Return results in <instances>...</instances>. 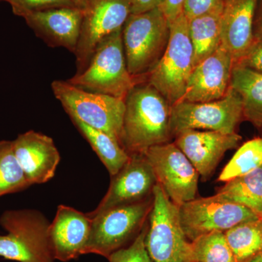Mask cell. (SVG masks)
Masks as SVG:
<instances>
[{
  "label": "cell",
  "mask_w": 262,
  "mask_h": 262,
  "mask_svg": "<svg viewBox=\"0 0 262 262\" xmlns=\"http://www.w3.org/2000/svg\"><path fill=\"white\" fill-rule=\"evenodd\" d=\"M258 0H224L221 15L222 45L231 53L234 63L252 47L253 20Z\"/></svg>",
  "instance_id": "cell-19"
},
{
  "label": "cell",
  "mask_w": 262,
  "mask_h": 262,
  "mask_svg": "<svg viewBox=\"0 0 262 262\" xmlns=\"http://www.w3.org/2000/svg\"><path fill=\"white\" fill-rule=\"evenodd\" d=\"M130 14V0H88L75 53L76 74L87 67L98 45L122 29Z\"/></svg>",
  "instance_id": "cell-12"
},
{
  "label": "cell",
  "mask_w": 262,
  "mask_h": 262,
  "mask_svg": "<svg viewBox=\"0 0 262 262\" xmlns=\"http://www.w3.org/2000/svg\"><path fill=\"white\" fill-rule=\"evenodd\" d=\"M1 1H5V0H0V2Z\"/></svg>",
  "instance_id": "cell-37"
},
{
  "label": "cell",
  "mask_w": 262,
  "mask_h": 262,
  "mask_svg": "<svg viewBox=\"0 0 262 262\" xmlns=\"http://www.w3.org/2000/svg\"><path fill=\"white\" fill-rule=\"evenodd\" d=\"M147 229L148 222L140 234L129 246L115 251L108 256V261L153 262L146 248L145 238Z\"/></svg>",
  "instance_id": "cell-28"
},
{
  "label": "cell",
  "mask_w": 262,
  "mask_h": 262,
  "mask_svg": "<svg viewBox=\"0 0 262 262\" xmlns=\"http://www.w3.org/2000/svg\"><path fill=\"white\" fill-rule=\"evenodd\" d=\"M89 215L60 205L49 227V243L55 260L69 261L84 255L91 232Z\"/></svg>",
  "instance_id": "cell-18"
},
{
  "label": "cell",
  "mask_w": 262,
  "mask_h": 262,
  "mask_svg": "<svg viewBox=\"0 0 262 262\" xmlns=\"http://www.w3.org/2000/svg\"><path fill=\"white\" fill-rule=\"evenodd\" d=\"M234 63L248 67L262 74V41H255L248 53Z\"/></svg>",
  "instance_id": "cell-31"
},
{
  "label": "cell",
  "mask_w": 262,
  "mask_h": 262,
  "mask_svg": "<svg viewBox=\"0 0 262 262\" xmlns=\"http://www.w3.org/2000/svg\"><path fill=\"white\" fill-rule=\"evenodd\" d=\"M183 3L184 0H165L163 5L160 7L169 24L172 23L182 14Z\"/></svg>",
  "instance_id": "cell-32"
},
{
  "label": "cell",
  "mask_w": 262,
  "mask_h": 262,
  "mask_svg": "<svg viewBox=\"0 0 262 262\" xmlns=\"http://www.w3.org/2000/svg\"><path fill=\"white\" fill-rule=\"evenodd\" d=\"M154 196L139 203L110 208L91 219V232L84 254L94 253L108 258L127 247L140 234L149 220Z\"/></svg>",
  "instance_id": "cell-5"
},
{
  "label": "cell",
  "mask_w": 262,
  "mask_h": 262,
  "mask_svg": "<svg viewBox=\"0 0 262 262\" xmlns=\"http://www.w3.org/2000/svg\"><path fill=\"white\" fill-rule=\"evenodd\" d=\"M165 0H130L131 14L144 13L163 5Z\"/></svg>",
  "instance_id": "cell-33"
},
{
  "label": "cell",
  "mask_w": 262,
  "mask_h": 262,
  "mask_svg": "<svg viewBox=\"0 0 262 262\" xmlns=\"http://www.w3.org/2000/svg\"><path fill=\"white\" fill-rule=\"evenodd\" d=\"M121 145L129 155L171 142V106L149 83H137L125 101Z\"/></svg>",
  "instance_id": "cell-1"
},
{
  "label": "cell",
  "mask_w": 262,
  "mask_h": 262,
  "mask_svg": "<svg viewBox=\"0 0 262 262\" xmlns=\"http://www.w3.org/2000/svg\"><path fill=\"white\" fill-rule=\"evenodd\" d=\"M144 154L170 201L179 206L195 199L199 173L175 143L151 146Z\"/></svg>",
  "instance_id": "cell-11"
},
{
  "label": "cell",
  "mask_w": 262,
  "mask_h": 262,
  "mask_svg": "<svg viewBox=\"0 0 262 262\" xmlns=\"http://www.w3.org/2000/svg\"><path fill=\"white\" fill-rule=\"evenodd\" d=\"M30 186L15 157L13 141H0V198Z\"/></svg>",
  "instance_id": "cell-26"
},
{
  "label": "cell",
  "mask_w": 262,
  "mask_h": 262,
  "mask_svg": "<svg viewBox=\"0 0 262 262\" xmlns=\"http://www.w3.org/2000/svg\"><path fill=\"white\" fill-rule=\"evenodd\" d=\"M51 222L33 209L8 210L0 216V257L18 262H54L49 243Z\"/></svg>",
  "instance_id": "cell-4"
},
{
  "label": "cell",
  "mask_w": 262,
  "mask_h": 262,
  "mask_svg": "<svg viewBox=\"0 0 262 262\" xmlns=\"http://www.w3.org/2000/svg\"><path fill=\"white\" fill-rule=\"evenodd\" d=\"M244 120L243 101L230 86L220 99L208 102L179 101L171 106L170 130L176 135L186 130L218 131L234 134Z\"/></svg>",
  "instance_id": "cell-9"
},
{
  "label": "cell",
  "mask_w": 262,
  "mask_h": 262,
  "mask_svg": "<svg viewBox=\"0 0 262 262\" xmlns=\"http://www.w3.org/2000/svg\"><path fill=\"white\" fill-rule=\"evenodd\" d=\"M84 8L65 7L24 15L27 25L51 47L75 53L78 44Z\"/></svg>",
  "instance_id": "cell-17"
},
{
  "label": "cell",
  "mask_w": 262,
  "mask_h": 262,
  "mask_svg": "<svg viewBox=\"0 0 262 262\" xmlns=\"http://www.w3.org/2000/svg\"><path fill=\"white\" fill-rule=\"evenodd\" d=\"M224 0H184L182 13L188 20L223 9Z\"/></svg>",
  "instance_id": "cell-30"
},
{
  "label": "cell",
  "mask_w": 262,
  "mask_h": 262,
  "mask_svg": "<svg viewBox=\"0 0 262 262\" xmlns=\"http://www.w3.org/2000/svg\"><path fill=\"white\" fill-rule=\"evenodd\" d=\"M179 216L183 230L190 241L211 232H225L239 223L260 218L246 207L217 194L181 205Z\"/></svg>",
  "instance_id": "cell-10"
},
{
  "label": "cell",
  "mask_w": 262,
  "mask_h": 262,
  "mask_svg": "<svg viewBox=\"0 0 262 262\" xmlns=\"http://www.w3.org/2000/svg\"><path fill=\"white\" fill-rule=\"evenodd\" d=\"M234 59L222 45L193 69L181 101L208 102L220 99L230 89Z\"/></svg>",
  "instance_id": "cell-15"
},
{
  "label": "cell",
  "mask_w": 262,
  "mask_h": 262,
  "mask_svg": "<svg viewBox=\"0 0 262 262\" xmlns=\"http://www.w3.org/2000/svg\"><path fill=\"white\" fill-rule=\"evenodd\" d=\"M75 1L79 6L84 8L85 7L88 0H75Z\"/></svg>",
  "instance_id": "cell-36"
},
{
  "label": "cell",
  "mask_w": 262,
  "mask_h": 262,
  "mask_svg": "<svg viewBox=\"0 0 262 262\" xmlns=\"http://www.w3.org/2000/svg\"><path fill=\"white\" fill-rule=\"evenodd\" d=\"M262 165V138L244 143L221 172L217 181L227 182L246 175Z\"/></svg>",
  "instance_id": "cell-25"
},
{
  "label": "cell",
  "mask_w": 262,
  "mask_h": 262,
  "mask_svg": "<svg viewBox=\"0 0 262 262\" xmlns=\"http://www.w3.org/2000/svg\"><path fill=\"white\" fill-rule=\"evenodd\" d=\"M122 29L98 45L89 65L68 82L84 91L108 95L125 101L138 83L127 70Z\"/></svg>",
  "instance_id": "cell-3"
},
{
  "label": "cell",
  "mask_w": 262,
  "mask_h": 262,
  "mask_svg": "<svg viewBox=\"0 0 262 262\" xmlns=\"http://www.w3.org/2000/svg\"><path fill=\"white\" fill-rule=\"evenodd\" d=\"M80 134L84 136L111 177L118 173L130 160V155L111 136L86 125L75 117H70Z\"/></svg>",
  "instance_id": "cell-21"
},
{
  "label": "cell",
  "mask_w": 262,
  "mask_h": 262,
  "mask_svg": "<svg viewBox=\"0 0 262 262\" xmlns=\"http://www.w3.org/2000/svg\"><path fill=\"white\" fill-rule=\"evenodd\" d=\"M230 86L242 99L244 120L262 133V74L234 63Z\"/></svg>",
  "instance_id": "cell-20"
},
{
  "label": "cell",
  "mask_w": 262,
  "mask_h": 262,
  "mask_svg": "<svg viewBox=\"0 0 262 262\" xmlns=\"http://www.w3.org/2000/svg\"><path fill=\"white\" fill-rule=\"evenodd\" d=\"M253 36L255 41H262V0H258L255 10Z\"/></svg>",
  "instance_id": "cell-34"
},
{
  "label": "cell",
  "mask_w": 262,
  "mask_h": 262,
  "mask_svg": "<svg viewBox=\"0 0 262 262\" xmlns=\"http://www.w3.org/2000/svg\"><path fill=\"white\" fill-rule=\"evenodd\" d=\"M222 10L188 20L189 35L194 51V66L211 56L222 45Z\"/></svg>",
  "instance_id": "cell-22"
},
{
  "label": "cell",
  "mask_w": 262,
  "mask_h": 262,
  "mask_svg": "<svg viewBox=\"0 0 262 262\" xmlns=\"http://www.w3.org/2000/svg\"><path fill=\"white\" fill-rule=\"evenodd\" d=\"M5 2L9 3L14 14L20 17L33 12L53 8L80 7L75 0H5Z\"/></svg>",
  "instance_id": "cell-29"
},
{
  "label": "cell",
  "mask_w": 262,
  "mask_h": 262,
  "mask_svg": "<svg viewBox=\"0 0 262 262\" xmlns=\"http://www.w3.org/2000/svg\"><path fill=\"white\" fill-rule=\"evenodd\" d=\"M130 160L112 177L106 194L89 216L115 207L133 204L153 195L157 184L151 165L144 153L130 155Z\"/></svg>",
  "instance_id": "cell-13"
},
{
  "label": "cell",
  "mask_w": 262,
  "mask_h": 262,
  "mask_svg": "<svg viewBox=\"0 0 262 262\" xmlns=\"http://www.w3.org/2000/svg\"><path fill=\"white\" fill-rule=\"evenodd\" d=\"M13 145L17 160L31 186L45 184L54 177L61 156L52 138L29 130L19 134Z\"/></svg>",
  "instance_id": "cell-16"
},
{
  "label": "cell",
  "mask_w": 262,
  "mask_h": 262,
  "mask_svg": "<svg viewBox=\"0 0 262 262\" xmlns=\"http://www.w3.org/2000/svg\"><path fill=\"white\" fill-rule=\"evenodd\" d=\"M216 194L246 207L262 218V165L246 175L226 182Z\"/></svg>",
  "instance_id": "cell-23"
},
{
  "label": "cell",
  "mask_w": 262,
  "mask_h": 262,
  "mask_svg": "<svg viewBox=\"0 0 262 262\" xmlns=\"http://www.w3.org/2000/svg\"><path fill=\"white\" fill-rule=\"evenodd\" d=\"M170 24L161 8L130 14L122 29L127 70L139 83L163 57L169 39Z\"/></svg>",
  "instance_id": "cell-2"
},
{
  "label": "cell",
  "mask_w": 262,
  "mask_h": 262,
  "mask_svg": "<svg viewBox=\"0 0 262 262\" xmlns=\"http://www.w3.org/2000/svg\"><path fill=\"white\" fill-rule=\"evenodd\" d=\"M248 262H262V252L258 253Z\"/></svg>",
  "instance_id": "cell-35"
},
{
  "label": "cell",
  "mask_w": 262,
  "mask_h": 262,
  "mask_svg": "<svg viewBox=\"0 0 262 262\" xmlns=\"http://www.w3.org/2000/svg\"><path fill=\"white\" fill-rule=\"evenodd\" d=\"M194 262H237L223 232L204 234L191 241Z\"/></svg>",
  "instance_id": "cell-27"
},
{
  "label": "cell",
  "mask_w": 262,
  "mask_h": 262,
  "mask_svg": "<svg viewBox=\"0 0 262 262\" xmlns=\"http://www.w3.org/2000/svg\"><path fill=\"white\" fill-rule=\"evenodd\" d=\"M174 143L196 169L203 182L211 178L227 151L235 149L242 137L212 130H186L174 137Z\"/></svg>",
  "instance_id": "cell-14"
},
{
  "label": "cell",
  "mask_w": 262,
  "mask_h": 262,
  "mask_svg": "<svg viewBox=\"0 0 262 262\" xmlns=\"http://www.w3.org/2000/svg\"><path fill=\"white\" fill-rule=\"evenodd\" d=\"M51 89L70 117L106 133L121 144L125 110L124 100L84 91L68 81H53Z\"/></svg>",
  "instance_id": "cell-7"
},
{
  "label": "cell",
  "mask_w": 262,
  "mask_h": 262,
  "mask_svg": "<svg viewBox=\"0 0 262 262\" xmlns=\"http://www.w3.org/2000/svg\"><path fill=\"white\" fill-rule=\"evenodd\" d=\"M170 39L161 59L146 76L170 106L182 101L194 69V51L183 13L170 24Z\"/></svg>",
  "instance_id": "cell-6"
},
{
  "label": "cell",
  "mask_w": 262,
  "mask_h": 262,
  "mask_svg": "<svg viewBox=\"0 0 262 262\" xmlns=\"http://www.w3.org/2000/svg\"><path fill=\"white\" fill-rule=\"evenodd\" d=\"M225 233L237 262H248L262 252V218L239 223Z\"/></svg>",
  "instance_id": "cell-24"
},
{
  "label": "cell",
  "mask_w": 262,
  "mask_h": 262,
  "mask_svg": "<svg viewBox=\"0 0 262 262\" xmlns=\"http://www.w3.org/2000/svg\"><path fill=\"white\" fill-rule=\"evenodd\" d=\"M154 203L148 220L145 244L153 262H194L191 241L179 216V206L157 183Z\"/></svg>",
  "instance_id": "cell-8"
}]
</instances>
